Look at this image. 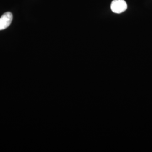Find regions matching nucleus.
Returning <instances> with one entry per match:
<instances>
[{"label": "nucleus", "instance_id": "obj_1", "mask_svg": "<svg viewBox=\"0 0 152 152\" xmlns=\"http://www.w3.org/2000/svg\"><path fill=\"white\" fill-rule=\"evenodd\" d=\"M110 9L114 13L120 14L127 10V5L125 0H113L110 5Z\"/></svg>", "mask_w": 152, "mask_h": 152}, {"label": "nucleus", "instance_id": "obj_2", "mask_svg": "<svg viewBox=\"0 0 152 152\" xmlns=\"http://www.w3.org/2000/svg\"><path fill=\"white\" fill-rule=\"evenodd\" d=\"M12 20V14L10 12L4 13L0 18V31L9 27Z\"/></svg>", "mask_w": 152, "mask_h": 152}]
</instances>
